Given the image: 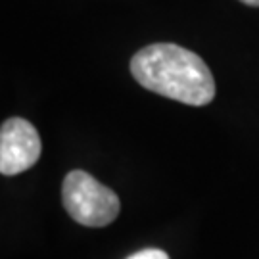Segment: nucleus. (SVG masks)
Here are the masks:
<instances>
[{
  "label": "nucleus",
  "mask_w": 259,
  "mask_h": 259,
  "mask_svg": "<svg viewBox=\"0 0 259 259\" xmlns=\"http://www.w3.org/2000/svg\"><path fill=\"white\" fill-rule=\"evenodd\" d=\"M131 73L144 89L188 106H205L215 96V81L204 60L177 45H150L131 60Z\"/></svg>",
  "instance_id": "nucleus-1"
},
{
  "label": "nucleus",
  "mask_w": 259,
  "mask_h": 259,
  "mask_svg": "<svg viewBox=\"0 0 259 259\" xmlns=\"http://www.w3.org/2000/svg\"><path fill=\"white\" fill-rule=\"evenodd\" d=\"M62 198L69 217L84 227H106L119 215L117 194L81 169L65 175Z\"/></svg>",
  "instance_id": "nucleus-2"
},
{
  "label": "nucleus",
  "mask_w": 259,
  "mask_h": 259,
  "mask_svg": "<svg viewBox=\"0 0 259 259\" xmlns=\"http://www.w3.org/2000/svg\"><path fill=\"white\" fill-rule=\"evenodd\" d=\"M40 137L23 117H10L0 129V173L6 177L23 173L40 157Z\"/></svg>",
  "instance_id": "nucleus-3"
},
{
  "label": "nucleus",
  "mask_w": 259,
  "mask_h": 259,
  "mask_svg": "<svg viewBox=\"0 0 259 259\" xmlns=\"http://www.w3.org/2000/svg\"><path fill=\"white\" fill-rule=\"evenodd\" d=\"M127 259H169L163 250H157V248H146V250H140L137 253L129 255Z\"/></svg>",
  "instance_id": "nucleus-4"
},
{
  "label": "nucleus",
  "mask_w": 259,
  "mask_h": 259,
  "mask_svg": "<svg viewBox=\"0 0 259 259\" xmlns=\"http://www.w3.org/2000/svg\"><path fill=\"white\" fill-rule=\"evenodd\" d=\"M240 2L248 4V6H255V8H259V0H240Z\"/></svg>",
  "instance_id": "nucleus-5"
}]
</instances>
